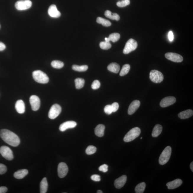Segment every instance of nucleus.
I'll list each match as a JSON object with an SVG mask.
<instances>
[{
  "label": "nucleus",
  "instance_id": "obj_30",
  "mask_svg": "<svg viewBox=\"0 0 193 193\" xmlns=\"http://www.w3.org/2000/svg\"><path fill=\"white\" fill-rule=\"evenodd\" d=\"M73 70L78 72H85L88 69V66L87 65L79 66L77 65H73L72 67Z\"/></svg>",
  "mask_w": 193,
  "mask_h": 193
},
{
  "label": "nucleus",
  "instance_id": "obj_32",
  "mask_svg": "<svg viewBox=\"0 0 193 193\" xmlns=\"http://www.w3.org/2000/svg\"><path fill=\"white\" fill-rule=\"evenodd\" d=\"M53 68L60 69L64 66V63L61 61L55 60L53 61L51 64Z\"/></svg>",
  "mask_w": 193,
  "mask_h": 193
},
{
  "label": "nucleus",
  "instance_id": "obj_28",
  "mask_svg": "<svg viewBox=\"0 0 193 193\" xmlns=\"http://www.w3.org/2000/svg\"><path fill=\"white\" fill-rule=\"evenodd\" d=\"M75 86L77 89H80L82 88L84 86L85 80L83 78H77L75 80Z\"/></svg>",
  "mask_w": 193,
  "mask_h": 193
},
{
  "label": "nucleus",
  "instance_id": "obj_35",
  "mask_svg": "<svg viewBox=\"0 0 193 193\" xmlns=\"http://www.w3.org/2000/svg\"><path fill=\"white\" fill-rule=\"evenodd\" d=\"M97 151V148L93 146H89L86 148V153L87 155H91L95 153Z\"/></svg>",
  "mask_w": 193,
  "mask_h": 193
},
{
  "label": "nucleus",
  "instance_id": "obj_5",
  "mask_svg": "<svg viewBox=\"0 0 193 193\" xmlns=\"http://www.w3.org/2000/svg\"><path fill=\"white\" fill-rule=\"evenodd\" d=\"M150 78L154 83H160L163 81V75L160 72L156 70H153L150 72Z\"/></svg>",
  "mask_w": 193,
  "mask_h": 193
},
{
  "label": "nucleus",
  "instance_id": "obj_38",
  "mask_svg": "<svg viewBox=\"0 0 193 193\" xmlns=\"http://www.w3.org/2000/svg\"><path fill=\"white\" fill-rule=\"evenodd\" d=\"M104 111L105 113L108 115L112 114L113 112L111 106V105H107L104 108Z\"/></svg>",
  "mask_w": 193,
  "mask_h": 193
},
{
  "label": "nucleus",
  "instance_id": "obj_22",
  "mask_svg": "<svg viewBox=\"0 0 193 193\" xmlns=\"http://www.w3.org/2000/svg\"><path fill=\"white\" fill-rule=\"evenodd\" d=\"M193 111L191 110H187L181 112L178 114V116L181 119L189 118L193 116Z\"/></svg>",
  "mask_w": 193,
  "mask_h": 193
},
{
  "label": "nucleus",
  "instance_id": "obj_9",
  "mask_svg": "<svg viewBox=\"0 0 193 193\" xmlns=\"http://www.w3.org/2000/svg\"><path fill=\"white\" fill-rule=\"evenodd\" d=\"M0 153L3 158L8 160H12L14 158L12 151L8 147L2 146L0 148Z\"/></svg>",
  "mask_w": 193,
  "mask_h": 193
},
{
  "label": "nucleus",
  "instance_id": "obj_44",
  "mask_svg": "<svg viewBox=\"0 0 193 193\" xmlns=\"http://www.w3.org/2000/svg\"><path fill=\"white\" fill-rule=\"evenodd\" d=\"M8 189L6 187L2 186L0 187V193H5L7 192Z\"/></svg>",
  "mask_w": 193,
  "mask_h": 193
},
{
  "label": "nucleus",
  "instance_id": "obj_8",
  "mask_svg": "<svg viewBox=\"0 0 193 193\" xmlns=\"http://www.w3.org/2000/svg\"><path fill=\"white\" fill-rule=\"evenodd\" d=\"M61 111L60 106L57 104H54L49 110L48 113L49 118L52 119H55L61 113Z\"/></svg>",
  "mask_w": 193,
  "mask_h": 193
},
{
  "label": "nucleus",
  "instance_id": "obj_46",
  "mask_svg": "<svg viewBox=\"0 0 193 193\" xmlns=\"http://www.w3.org/2000/svg\"><path fill=\"white\" fill-rule=\"evenodd\" d=\"M190 169L192 172L193 171V162H192L190 164Z\"/></svg>",
  "mask_w": 193,
  "mask_h": 193
},
{
  "label": "nucleus",
  "instance_id": "obj_34",
  "mask_svg": "<svg viewBox=\"0 0 193 193\" xmlns=\"http://www.w3.org/2000/svg\"><path fill=\"white\" fill-rule=\"evenodd\" d=\"M100 48L103 50H107L111 47V44L110 42H101L100 43Z\"/></svg>",
  "mask_w": 193,
  "mask_h": 193
},
{
  "label": "nucleus",
  "instance_id": "obj_33",
  "mask_svg": "<svg viewBox=\"0 0 193 193\" xmlns=\"http://www.w3.org/2000/svg\"><path fill=\"white\" fill-rule=\"evenodd\" d=\"M108 38L110 41L113 42H116L120 39V35L118 33H113L109 35Z\"/></svg>",
  "mask_w": 193,
  "mask_h": 193
},
{
  "label": "nucleus",
  "instance_id": "obj_6",
  "mask_svg": "<svg viewBox=\"0 0 193 193\" xmlns=\"http://www.w3.org/2000/svg\"><path fill=\"white\" fill-rule=\"evenodd\" d=\"M137 46V43L136 40L132 38L129 39L126 44L123 50V53L124 54H129L132 51L135 50Z\"/></svg>",
  "mask_w": 193,
  "mask_h": 193
},
{
  "label": "nucleus",
  "instance_id": "obj_16",
  "mask_svg": "<svg viewBox=\"0 0 193 193\" xmlns=\"http://www.w3.org/2000/svg\"><path fill=\"white\" fill-rule=\"evenodd\" d=\"M48 13L49 16L53 18H59L61 15V13L58 11L57 7L54 4L51 5L49 7Z\"/></svg>",
  "mask_w": 193,
  "mask_h": 193
},
{
  "label": "nucleus",
  "instance_id": "obj_15",
  "mask_svg": "<svg viewBox=\"0 0 193 193\" xmlns=\"http://www.w3.org/2000/svg\"><path fill=\"white\" fill-rule=\"evenodd\" d=\"M140 102L139 100H136L133 101L130 105L128 110V113L129 115H132L139 108L140 106Z\"/></svg>",
  "mask_w": 193,
  "mask_h": 193
},
{
  "label": "nucleus",
  "instance_id": "obj_31",
  "mask_svg": "<svg viewBox=\"0 0 193 193\" xmlns=\"http://www.w3.org/2000/svg\"><path fill=\"white\" fill-rule=\"evenodd\" d=\"M130 69V66L129 64H124L119 73L121 76H123L128 74Z\"/></svg>",
  "mask_w": 193,
  "mask_h": 193
},
{
  "label": "nucleus",
  "instance_id": "obj_37",
  "mask_svg": "<svg viewBox=\"0 0 193 193\" xmlns=\"http://www.w3.org/2000/svg\"><path fill=\"white\" fill-rule=\"evenodd\" d=\"M100 82L98 80H95L92 83L91 87L93 90H97L100 87Z\"/></svg>",
  "mask_w": 193,
  "mask_h": 193
},
{
  "label": "nucleus",
  "instance_id": "obj_47",
  "mask_svg": "<svg viewBox=\"0 0 193 193\" xmlns=\"http://www.w3.org/2000/svg\"><path fill=\"white\" fill-rule=\"evenodd\" d=\"M105 40L106 42H110V40L109 38H105Z\"/></svg>",
  "mask_w": 193,
  "mask_h": 193
},
{
  "label": "nucleus",
  "instance_id": "obj_19",
  "mask_svg": "<svg viewBox=\"0 0 193 193\" xmlns=\"http://www.w3.org/2000/svg\"><path fill=\"white\" fill-rule=\"evenodd\" d=\"M15 108L18 113L23 114L25 113V106L23 100H17L15 103Z\"/></svg>",
  "mask_w": 193,
  "mask_h": 193
},
{
  "label": "nucleus",
  "instance_id": "obj_29",
  "mask_svg": "<svg viewBox=\"0 0 193 193\" xmlns=\"http://www.w3.org/2000/svg\"><path fill=\"white\" fill-rule=\"evenodd\" d=\"M146 187V184L145 182H141L138 184L135 187V191L136 193H142L144 192Z\"/></svg>",
  "mask_w": 193,
  "mask_h": 193
},
{
  "label": "nucleus",
  "instance_id": "obj_27",
  "mask_svg": "<svg viewBox=\"0 0 193 193\" xmlns=\"http://www.w3.org/2000/svg\"><path fill=\"white\" fill-rule=\"evenodd\" d=\"M97 23L100 24L105 27H109L111 25V23L109 20L100 17H98L97 18Z\"/></svg>",
  "mask_w": 193,
  "mask_h": 193
},
{
  "label": "nucleus",
  "instance_id": "obj_48",
  "mask_svg": "<svg viewBox=\"0 0 193 193\" xmlns=\"http://www.w3.org/2000/svg\"><path fill=\"white\" fill-rule=\"evenodd\" d=\"M97 193H103V192L102 191L100 190H98L97 191Z\"/></svg>",
  "mask_w": 193,
  "mask_h": 193
},
{
  "label": "nucleus",
  "instance_id": "obj_24",
  "mask_svg": "<svg viewBox=\"0 0 193 193\" xmlns=\"http://www.w3.org/2000/svg\"><path fill=\"white\" fill-rule=\"evenodd\" d=\"M105 15L106 17L112 20H115L118 21L120 19V17L117 13H112L109 10H107L105 13Z\"/></svg>",
  "mask_w": 193,
  "mask_h": 193
},
{
  "label": "nucleus",
  "instance_id": "obj_17",
  "mask_svg": "<svg viewBox=\"0 0 193 193\" xmlns=\"http://www.w3.org/2000/svg\"><path fill=\"white\" fill-rule=\"evenodd\" d=\"M127 179L126 176L124 175L116 179L114 183V185L116 188L120 189L124 186L127 181Z\"/></svg>",
  "mask_w": 193,
  "mask_h": 193
},
{
  "label": "nucleus",
  "instance_id": "obj_42",
  "mask_svg": "<svg viewBox=\"0 0 193 193\" xmlns=\"http://www.w3.org/2000/svg\"><path fill=\"white\" fill-rule=\"evenodd\" d=\"M91 179L95 181L99 182L100 180V176L97 175H93L91 176Z\"/></svg>",
  "mask_w": 193,
  "mask_h": 193
},
{
  "label": "nucleus",
  "instance_id": "obj_20",
  "mask_svg": "<svg viewBox=\"0 0 193 193\" xmlns=\"http://www.w3.org/2000/svg\"><path fill=\"white\" fill-rule=\"evenodd\" d=\"M28 173V171L26 169H23L15 172L14 174V176L17 179H21L24 178Z\"/></svg>",
  "mask_w": 193,
  "mask_h": 193
},
{
  "label": "nucleus",
  "instance_id": "obj_25",
  "mask_svg": "<svg viewBox=\"0 0 193 193\" xmlns=\"http://www.w3.org/2000/svg\"><path fill=\"white\" fill-rule=\"evenodd\" d=\"M163 131V127L160 124H156L154 127L153 132H152V136L153 137H156L161 134Z\"/></svg>",
  "mask_w": 193,
  "mask_h": 193
},
{
  "label": "nucleus",
  "instance_id": "obj_4",
  "mask_svg": "<svg viewBox=\"0 0 193 193\" xmlns=\"http://www.w3.org/2000/svg\"><path fill=\"white\" fill-rule=\"evenodd\" d=\"M172 149L170 146H168L165 148L160 155L159 159V163L160 165H164L168 162L170 158Z\"/></svg>",
  "mask_w": 193,
  "mask_h": 193
},
{
  "label": "nucleus",
  "instance_id": "obj_43",
  "mask_svg": "<svg viewBox=\"0 0 193 193\" xmlns=\"http://www.w3.org/2000/svg\"><path fill=\"white\" fill-rule=\"evenodd\" d=\"M168 39L170 42H172L173 40L174 36L173 32L171 31L168 33Z\"/></svg>",
  "mask_w": 193,
  "mask_h": 193
},
{
  "label": "nucleus",
  "instance_id": "obj_21",
  "mask_svg": "<svg viewBox=\"0 0 193 193\" xmlns=\"http://www.w3.org/2000/svg\"><path fill=\"white\" fill-rule=\"evenodd\" d=\"M105 126L103 124H99L95 127V134L98 137H102L104 136L105 132Z\"/></svg>",
  "mask_w": 193,
  "mask_h": 193
},
{
  "label": "nucleus",
  "instance_id": "obj_2",
  "mask_svg": "<svg viewBox=\"0 0 193 193\" xmlns=\"http://www.w3.org/2000/svg\"><path fill=\"white\" fill-rule=\"evenodd\" d=\"M33 77L34 80L38 83L46 84L48 83L49 81L47 75L40 70L34 71L33 72Z\"/></svg>",
  "mask_w": 193,
  "mask_h": 193
},
{
  "label": "nucleus",
  "instance_id": "obj_45",
  "mask_svg": "<svg viewBox=\"0 0 193 193\" xmlns=\"http://www.w3.org/2000/svg\"><path fill=\"white\" fill-rule=\"evenodd\" d=\"M6 48V46L3 42H0V51L4 50Z\"/></svg>",
  "mask_w": 193,
  "mask_h": 193
},
{
  "label": "nucleus",
  "instance_id": "obj_18",
  "mask_svg": "<svg viewBox=\"0 0 193 193\" xmlns=\"http://www.w3.org/2000/svg\"><path fill=\"white\" fill-rule=\"evenodd\" d=\"M182 181L180 179H177L167 183L166 186L168 189H174L179 187L181 185Z\"/></svg>",
  "mask_w": 193,
  "mask_h": 193
},
{
  "label": "nucleus",
  "instance_id": "obj_36",
  "mask_svg": "<svg viewBox=\"0 0 193 193\" xmlns=\"http://www.w3.org/2000/svg\"><path fill=\"white\" fill-rule=\"evenodd\" d=\"M130 3V0H122V1L117 2V5L119 7H124L129 5Z\"/></svg>",
  "mask_w": 193,
  "mask_h": 193
},
{
  "label": "nucleus",
  "instance_id": "obj_10",
  "mask_svg": "<svg viewBox=\"0 0 193 193\" xmlns=\"http://www.w3.org/2000/svg\"><path fill=\"white\" fill-rule=\"evenodd\" d=\"M30 103L32 110L34 111L38 110L40 108V98L35 95H32L30 97Z\"/></svg>",
  "mask_w": 193,
  "mask_h": 193
},
{
  "label": "nucleus",
  "instance_id": "obj_13",
  "mask_svg": "<svg viewBox=\"0 0 193 193\" xmlns=\"http://www.w3.org/2000/svg\"><path fill=\"white\" fill-rule=\"evenodd\" d=\"M176 102L175 97L169 96L165 97L161 100L160 105L162 107L165 108L173 105Z\"/></svg>",
  "mask_w": 193,
  "mask_h": 193
},
{
  "label": "nucleus",
  "instance_id": "obj_12",
  "mask_svg": "<svg viewBox=\"0 0 193 193\" xmlns=\"http://www.w3.org/2000/svg\"><path fill=\"white\" fill-rule=\"evenodd\" d=\"M68 171V167L66 163H61L59 164L58 167V173L60 178H63L65 177Z\"/></svg>",
  "mask_w": 193,
  "mask_h": 193
},
{
  "label": "nucleus",
  "instance_id": "obj_40",
  "mask_svg": "<svg viewBox=\"0 0 193 193\" xmlns=\"http://www.w3.org/2000/svg\"><path fill=\"white\" fill-rule=\"evenodd\" d=\"M99 170L103 172H106L108 171V166L106 164H103L99 167Z\"/></svg>",
  "mask_w": 193,
  "mask_h": 193
},
{
  "label": "nucleus",
  "instance_id": "obj_14",
  "mask_svg": "<svg viewBox=\"0 0 193 193\" xmlns=\"http://www.w3.org/2000/svg\"><path fill=\"white\" fill-rule=\"evenodd\" d=\"M77 125V123L74 121H68L61 124L59 126V129L61 132H64L67 129H73L76 127Z\"/></svg>",
  "mask_w": 193,
  "mask_h": 193
},
{
  "label": "nucleus",
  "instance_id": "obj_26",
  "mask_svg": "<svg viewBox=\"0 0 193 193\" xmlns=\"http://www.w3.org/2000/svg\"><path fill=\"white\" fill-rule=\"evenodd\" d=\"M40 193H46L47 192L48 188V184L46 177H44L40 182Z\"/></svg>",
  "mask_w": 193,
  "mask_h": 193
},
{
  "label": "nucleus",
  "instance_id": "obj_11",
  "mask_svg": "<svg viewBox=\"0 0 193 193\" xmlns=\"http://www.w3.org/2000/svg\"><path fill=\"white\" fill-rule=\"evenodd\" d=\"M165 56L167 59L175 62H181L183 60L182 56L176 53H167L165 54Z\"/></svg>",
  "mask_w": 193,
  "mask_h": 193
},
{
  "label": "nucleus",
  "instance_id": "obj_23",
  "mask_svg": "<svg viewBox=\"0 0 193 193\" xmlns=\"http://www.w3.org/2000/svg\"><path fill=\"white\" fill-rule=\"evenodd\" d=\"M107 69L111 72L117 73L120 70V66L116 63H112L107 67Z\"/></svg>",
  "mask_w": 193,
  "mask_h": 193
},
{
  "label": "nucleus",
  "instance_id": "obj_50",
  "mask_svg": "<svg viewBox=\"0 0 193 193\" xmlns=\"http://www.w3.org/2000/svg\"><path fill=\"white\" fill-rule=\"evenodd\" d=\"M0 28H1V26H0Z\"/></svg>",
  "mask_w": 193,
  "mask_h": 193
},
{
  "label": "nucleus",
  "instance_id": "obj_41",
  "mask_svg": "<svg viewBox=\"0 0 193 193\" xmlns=\"http://www.w3.org/2000/svg\"><path fill=\"white\" fill-rule=\"evenodd\" d=\"M111 106L113 112H116L118 110L119 106V103L117 102H114Z\"/></svg>",
  "mask_w": 193,
  "mask_h": 193
},
{
  "label": "nucleus",
  "instance_id": "obj_1",
  "mask_svg": "<svg viewBox=\"0 0 193 193\" xmlns=\"http://www.w3.org/2000/svg\"><path fill=\"white\" fill-rule=\"evenodd\" d=\"M0 137L5 142L13 147L20 145V140L17 134L9 130L3 129L0 131Z\"/></svg>",
  "mask_w": 193,
  "mask_h": 193
},
{
  "label": "nucleus",
  "instance_id": "obj_49",
  "mask_svg": "<svg viewBox=\"0 0 193 193\" xmlns=\"http://www.w3.org/2000/svg\"><path fill=\"white\" fill-rule=\"evenodd\" d=\"M141 139H142V137H141Z\"/></svg>",
  "mask_w": 193,
  "mask_h": 193
},
{
  "label": "nucleus",
  "instance_id": "obj_39",
  "mask_svg": "<svg viewBox=\"0 0 193 193\" xmlns=\"http://www.w3.org/2000/svg\"><path fill=\"white\" fill-rule=\"evenodd\" d=\"M7 171V168L6 166L3 164L0 163V175L4 174Z\"/></svg>",
  "mask_w": 193,
  "mask_h": 193
},
{
  "label": "nucleus",
  "instance_id": "obj_7",
  "mask_svg": "<svg viewBox=\"0 0 193 193\" xmlns=\"http://www.w3.org/2000/svg\"><path fill=\"white\" fill-rule=\"evenodd\" d=\"M32 1L30 0H21L17 1L15 4V8L19 11L29 9L31 7Z\"/></svg>",
  "mask_w": 193,
  "mask_h": 193
},
{
  "label": "nucleus",
  "instance_id": "obj_3",
  "mask_svg": "<svg viewBox=\"0 0 193 193\" xmlns=\"http://www.w3.org/2000/svg\"><path fill=\"white\" fill-rule=\"evenodd\" d=\"M141 132V129L139 128L136 127L133 128L126 134L124 138V141L128 142L134 140L140 136Z\"/></svg>",
  "mask_w": 193,
  "mask_h": 193
}]
</instances>
